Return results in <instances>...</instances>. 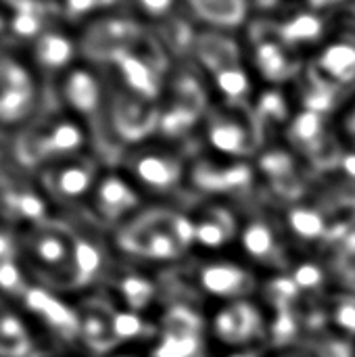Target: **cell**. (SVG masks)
Listing matches in <instances>:
<instances>
[{
  "label": "cell",
  "mask_w": 355,
  "mask_h": 357,
  "mask_svg": "<svg viewBox=\"0 0 355 357\" xmlns=\"http://www.w3.org/2000/svg\"><path fill=\"white\" fill-rule=\"evenodd\" d=\"M188 178L209 195H230L234 190H243L253 180V169L247 161L211 157L192 163Z\"/></svg>",
  "instance_id": "cell-21"
},
{
  "label": "cell",
  "mask_w": 355,
  "mask_h": 357,
  "mask_svg": "<svg viewBox=\"0 0 355 357\" xmlns=\"http://www.w3.org/2000/svg\"><path fill=\"white\" fill-rule=\"evenodd\" d=\"M44 356L23 310L8 297L0 295V357Z\"/></svg>",
  "instance_id": "cell-23"
},
{
  "label": "cell",
  "mask_w": 355,
  "mask_h": 357,
  "mask_svg": "<svg viewBox=\"0 0 355 357\" xmlns=\"http://www.w3.org/2000/svg\"><path fill=\"white\" fill-rule=\"evenodd\" d=\"M15 167L36 176L63 161L96 155V136L80 117L48 107L10 140Z\"/></svg>",
  "instance_id": "cell-2"
},
{
  "label": "cell",
  "mask_w": 355,
  "mask_h": 357,
  "mask_svg": "<svg viewBox=\"0 0 355 357\" xmlns=\"http://www.w3.org/2000/svg\"><path fill=\"white\" fill-rule=\"evenodd\" d=\"M48 90L50 107L80 117L92 128L94 136H98L109 100V82L100 67L88 61H80L69 71L50 82Z\"/></svg>",
  "instance_id": "cell-6"
},
{
  "label": "cell",
  "mask_w": 355,
  "mask_h": 357,
  "mask_svg": "<svg viewBox=\"0 0 355 357\" xmlns=\"http://www.w3.org/2000/svg\"><path fill=\"white\" fill-rule=\"evenodd\" d=\"M195 226V249L207 253H220L228 245L236 243L241 222L224 205H207L190 213Z\"/></svg>",
  "instance_id": "cell-22"
},
{
  "label": "cell",
  "mask_w": 355,
  "mask_h": 357,
  "mask_svg": "<svg viewBox=\"0 0 355 357\" xmlns=\"http://www.w3.org/2000/svg\"><path fill=\"white\" fill-rule=\"evenodd\" d=\"M310 10H316V13H322V10H328V8H335L339 4H343L345 0H305Z\"/></svg>",
  "instance_id": "cell-38"
},
{
  "label": "cell",
  "mask_w": 355,
  "mask_h": 357,
  "mask_svg": "<svg viewBox=\"0 0 355 357\" xmlns=\"http://www.w3.org/2000/svg\"><path fill=\"white\" fill-rule=\"evenodd\" d=\"M192 284L207 299L222 303L249 299L257 289V274L243 261L226 257H205L192 268Z\"/></svg>",
  "instance_id": "cell-14"
},
{
  "label": "cell",
  "mask_w": 355,
  "mask_h": 357,
  "mask_svg": "<svg viewBox=\"0 0 355 357\" xmlns=\"http://www.w3.org/2000/svg\"><path fill=\"white\" fill-rule=\"evenodd\" d=\"M326 121L324 115L301 109L295 113L289 121V138L293 146L305 151V153H318L320 149L326 146Z\"/></svg>",
  "instance_id": "cell-27"
},
{
  "label": "cell",
  "mask_w": 355,
  "mask_h": 357,
  "mask_svg": "<svg viewBox=\"0 0 355 357\" xmlns=\"http://www.w3.org/2000/svg\"><path fill=\"white\" fill-rule=\"evenodd\" d=\"M100 295H105L115 307L134 312V314H146L149 305L153 303L157 289L151 278L138 272H111L107 284L103 287Z\"/></svg>",
  "instance_id": "cell-24"
},
{
  "label": "cell",
  "mask_w": 355,
  "mask_h": 357,
  "mask_svg": "<svg viewBox=\"0 0 355 357\" xmlns=\"http://www.w3.org/2000/svg\"><path fill=\"white\" fill-rule=\"evenodd\" d=\"M209 335L220 345L236 349H253L268 337V316L249 299L218 305L207 324Z\"/></svg>",
  "instance_id": "cell-15"
},
{
  "label": "cell",
  "mask_w": 355,
  "mask_h": 357,
  "mask_svg": "<svg viewBox=\"0 0 355 357\" xmlns=\"http://www.w3.org/2000/svg\"><path fill=\"white\" fill-rule=\"evenodd\" d=\"M119 165L144 197L176 192L188 178V165L180 153L161 142H144L123 153Z\"/></svg>",
  "instance_id": "cell-9"
},
{
  "label": "cell",
  "mask_w": 355,
  "mask_h": 357,
  "mask_svg": "<svg viewBox=\"0 0 355 357\" xmlns=\"http://www.w3.org/2000/svg\"><path fill=\"white\" fill-rule=\"evenodd\" d=\"M144 195L117 165H103L88 205L80 218L105 232H113L144 209Z\"/></svg>",
  "instance_id": "cell-7"
},
{
  "label": "cell",
  "mask_w": 355,
  "mask_h": 357,
  "mask_svg": "<svg viewBox=\"0 0 355 357\" xmlns=\"http://www.w3.org/2000/svg\"><path fill=\"white\" fill-rule=\"evenodd\" d=\"M109 236L115 255L138 266L176 264L195 249L190 213L169 207H144Z\"/></svg>",
  "instance_id": "cell-1"
},
{
  "label": "cell",
  "mask_w": 355,
  "mask_h": 357,
  "mask_svg": "<svg viewBox=\"0 0 355 357\" xmlns=\"http://www.w3.org/2000/svg\"><path fill=\"white\" fill-rule=\"evenodd\" d=\"M40 357H90L86 356V354H82V351H54V354H44V356Z\"/></svg>",
  "instance_id": "cell-39"
},
{
  "label": "cell",
  "mask_w": 355,
  "mask_h": 357,
  "mask_svg": "<svg viewBox=\"0 0 355 357\" xmlns=\"http://www.w3.org/2000/svg\"><path fill=\"white\" fill-rule=\"evenodd\" d=\"M105 357H151V354L149 349L144 351V347H117Z\"/></svg>",
  "instance_id": "cell-37"
},
{
  "label": "cell",
  "mask_w": 355,
  "mask_h": 357,
  "mask_svg": "<svg viewBox=\"0 0 355 357\" xmlns=\"http://www.w3.org/2000/svg\"><path fill=\"white\" fill-rule=\"evenodd\" d=\"M276 357H305V356H297V354H280V356Z\"/></svg>",
  "instance_id": "cell-41"
},
{
  "label": "cell",
  "mask_w": 355,
  "mask_h": 357,
  "mask_svg": "<svg viewBox=\"0 0 355 357\" xmlns=\"http://www.w3.org/2000/svg\"><path fill=\"white\" fill-rule=\"evenodd\" d=\"M50 107L46 79L17 44H0V136L13 140Z\"/></svg>",
  "instance_id": "cell-3"
},
{
  "label": "cell",
  "mask_w": 355,
  "mask_h": 357,
  "mask_svg": "<svg viewBox=\"0 0 355 357\" xmlns=\"http://www.w3.org/2000/svg\"><path fill=\"white\" fill-rule=\"evenodd\" d=\"M10 42V15L4 2L0 0V44Z\"/></svg>",
  "instance_id": "cell-36"
},
{
  "label": "cell",
  "mask_w": 355,
  "mask_h": 357,
  "mask_svg": "<svg viewBox=\"0 0 355 357\" xmlns=\"http://www.w3.org/2000/svg\"><path fill=\"white\" fill-rule=\"evenodd\" d=\"M103 71L111 86L126 90L130 94L142 96L146 100L159 102V98L165 92L167 73L161 67L159 52L151 48L146 42Z\"/></svg>",
  "instance_id": "cell-16"
},
{
  "label": "cell",
  "mask_w": 355,
  "mask_h": 357,
  "mask_svg": "<svg viewBox=\"0 0 355 357\" xmlns=\"http://www.w3.org/2000/svg\"><path fill=\"white\" fill-rule=\"evenodd\" d=\"M341 132H343V138L355 149V100L352 105H347L345 111H343V117H341Z\"/></svg>",
  "instance_id": "cell-35"
},
{
  "label": "cell",
  "mask_w": 355,
  "mask_h": 357,
  "mask_svg": "<svg viewBox=\"0 0 355 357\" xmlns=\"http://www.w3.org/2000/svg\"><path fill=\"white\" fill-rule=\"evenodd\" d=\"M228 357H262L257 351H255V347L253 349H236V351H232Z\"/></svg>",
  "instance_id": "cell-40"
},
{
  "label": "cell",
  "mask_w": 355,
  "mask_h": 357,
  "mask_svg": "<svg viewBox=\"0 0 355 357\" xmlns=\"http://www.w3.org/2000/svg\"><path fill=\"white\" fill-rule=\"evenodd\" d=\"M245 52H249L251 65L270 84H282L299 73V65H297L299 52H295L280 38L276 27L266 25L253 29L249 33V46L245 48Z\"/></svg>",
  "instance_id": "cell-18"
},
{
  "label": "cell",
  "mask_w": 355,
  "mask_h": 357,
  "mask_svg": "<svg viewBox=\"0 0 355 357\" xmlns=\"http://www.w3.org/2000/svg\"><path fill=\"white\" fill-rule=\"evenodd\" d=\"M312 79L328 86L335 92H343L355 84V38H333L326 40L310 73Z\"/></svg>",
  "instance_id": "cell-20"
},
{
  "label": "cell",
  "mask_w": 355,
  "mask_h": 357,
  "mask_svg": "<svg viewBox=\"0 0 355 357\" xmlns=\"http://www.w3.org/2000/svg\"><path fill=\"white\" fill-rule=\"evenodd\" d=\"M291 280L297 284V289L301 291V295H308V293H316L320 291V287L324 284L326 276H324V270L312 261H301V264H293L291 266Z\"/></svg>",
  "instance_id": "cell-32"
},
{
  "label": "cell",
  "mask_w": 355,
  "mask_h": 357,
  "mask_svg": "<svg viewBox=\"0 0 355 357\" xmlns=\"http://www.w3.org/2000/svg\"><path fill=\"white\" fill-rule=\"evenodd\" d=\"M17 305L23 310L44 354L80 351V299L36 282Z\"/></svg>",
  "instance_id": "cell-4"
},
{
  "label": "cell",
  "mask_w": 355,
  "mask_h": 357,
  "mask_svg": "<svg viewBox=\"0 0 355 357\" xmlns=\"http://www.w3.org/2000/svg\"><path fill=\"white\" fill-rule=\"evenodd\" d=\"M19 48L27 54V59L46 79V84L54 82L59 75H63L73 65L84 61L80 33L63 19L52 21L38 36H33L27 44Z\"/></svg>",
  "instance_id": "cell-13"
},
{
  "label": "cell",
  "mask_w": 355,
  "mask_h": 357,
  "mask_svg": "<svg viewBox=\"0 0 355 357\" xmlns=\"http://www.w3.org/2000/svg\"><path fill=\"white\" fill-rule=\"evenodd\" d=\"M84 61L107 69L121 56L140 48L144 40V25L136 17L113 10L77 29Z\"/></svg>",
  "instance_id": "cell-10"
},
{
  "label": "cell",
  "mask_w": 355,
  "mask_h": 357,
  "mask_svg": "<svg viewBox=\"0 0 355 357\" xmlns=\"http://www.w3.org/2000/svg\"><path fill=\"white\" fill-rule=\"evenodd\" d=\"M159 333L149 347L151 357H197L205 324L188 307H169L159 320Z\"/></svg>",
  "instance_id": "cell-17"
},
{
  "label": "cell",
  "mask_w": 355,
  "mask_h": 357,
  "mask_svg": "<svg viewBox=\"0 0 355 357\" xmlns=\"http://www.w3.org/2000/svg\"><path fill=\"white\" fill-rule=\"evenodd\" d=\"M203 134L213 157L222 159L247 161L262 144V126L243 107L222 105L209 109L203 119Z\"/></svg>",
  "instance_id": "cell-11"
},
{
  "label": "cell",
  "mask_w": 355,
  "mask_h": 357,
  "mask_svg": "<svg viewBox=\"0 0 355 357\" xmlns=\"http://www.w3.org/2000/svg\"><path fill=\"white\" fill-rule=\"evenodd\" d=\"M0 220L23 232L59 220V213L46 199L36 176L13 165L0 176Z\"/></svg>",
  "instance_id": "cell-12"
},
{
  "label": "cell",
  "mask_w": 355,
  "mask_h": 357,
  "mask_svg": "<svg viewBox=\"0 0 355 357\" xmlns=\"http://www.w3.org/2000/svg\"><path fill=\"white\" fill-rule=\"evenodd\" d=\"M289 230L295 234L297 241L314 243L324 236L326 232V220L316 207H295L289 213Z\"/></svg>",
  "instance_id": "cell-29"
},
{
  "label": "cell",
  "mask_w": 355,
  "mask_h": 357,
  "mask_svg": "<svg viewBox=\"0 0 355 357\" xmlns=\"http://www.w3.org/2000/svg\"><path fill=\"white\" fill-rule=\"evenodd\" d=\"M280 38L295 50L299 52L301 48H310L314 44H324V23L320 13L316 10H301L297 15H291L282 23L276 25Z\"/></svg>",
  "instance_id": "cell-26"
},
{
  "label": "cell",
  "mask_w": 355,
  "mask_h": 357,
  "mask_svg": "<svg viewBox=\"0 0 355 357\" xmlns=\"http://www.w3.org/2000/svg\"><path fill=\"white\" fill-rule=\"evenodd\" d=\"M328 320L335 324L339 335L352 339L355 337V293L341 295L328 310Z\"/></svg>",
  "instance_id": "cell-31"
},
{
  "label": "cell",
  "mask_w": 355,
  "mask_h": 357,
  "mask_svg": "<svg viewBox=\"0 0 355 357\" xmlns=\"http://www.w3.org/2000/svg\"><path fill=\"white\" fill-rule=\"evenodd\" d=\"M103 165L105 163L98 155H88L63 161L36 174L40 188L61 220L80 218L84 213Z\"/></svg>",
  "instance_id": "cell-8"
},
{
  "label": "cell",
  "mask_w": 355,
  "mask_h": 357,
  "mask_svg": "<svg viewBox=\"0 0 355 357\" xmlns=\"http://www.w3.org/2000/svg\"><path fill=\"white\" fill-rule=\"evenodd\" d=\"M333 274L349 291H355V230L347 232L345 238L339 243V249L335 253Z\"/></svg>",
  "instance_id": "cell-30"
},
{
  "label": "cell",
  "mask_w": 355,
  "mask_h": 357,
  "mask_svg": "<svg viewBox=\"0 0 355 357\" xmlns=\"http://www.w3.org/2000/svg\"><path fill=\"white\" fill-rule=\"evenodd\" d=\"M134 4V10L140 13L144 19H165L178 4H182V0H128Z\"/></svg>",
  "instance_id": "cell-33"
},
{
  "label": "cell",
  "mask_w": 355,
  "mask_h": 357,
  "mask_svg": "<svg viewBox=\"0 0 355 357\" xmlns=\"http://www.w3.org/2000/svg\"><path fill=\"white\" fill-rule=\"evenodd\" d=\"M56 4L61 19L75 29L107 13L119 10V0H56Z\"/></svg>",
  "instance_id": "cell-28"
},
{
  "label": "cell",
  "mask_w": 355,
  "mask_h": 357,
  "mask_svg": "<svg viewBox=\"0 0 355 357\" xmlns=\"http://www.w3.org/2000/svg\"><path fill=\"white\" fill-rule=\"evenodd\" d=\"M236 243L249 264L268 270H285L291 266L280 228H276V224L264 218H253L243 222Z\"/></svg>",
  "instance_id": "cell-19"
},
{
  "label": "cell",
  "mask_w": 355,
  "mask_h": 357,
  "mask_svg": "<svg viewBox=\"0 0 355 357\" xmlns=\"http://www.w3.org/2000/svg\"><path fill=\"white\" fill-rule=\"evenodd\" d=\"M197 23L211 27V31H230L247 21L251 0H182Z\"/></svg>",
  "instance_id": "cell-25"
},
{
  "label": "cell",
  "mask_w": 355,
  "mask_h": 357,
  "mask_svg": "<svg viewBox=\"0 0 355 357\" xmlns=\"http://www.w3.org/2000/svg\"><path fill=\"white\" fill-rule=\"evenodd\" d=\"M354 354L355 347L352 339L339 335V337L328 339V341H318L314 357H354Z\"/></svg>",
  "instance_id": "cell-34"
},
{
  "label": "cell",
  "mask_w": 355,
  "mask_h": 357,
  "mask_svg": "<svg viewBox=\"0 0 355 357\" xmlns=\"http://www.w3.org/2000/svg\"><path fill=\"white\" fill-rule=\"evenodd\" d=\"M23 261L36 282L67 291L73 259V226L69 220H52L21 232Z\"/></svg>",
  "instance_id": "cell-5"
}]
</instances>
